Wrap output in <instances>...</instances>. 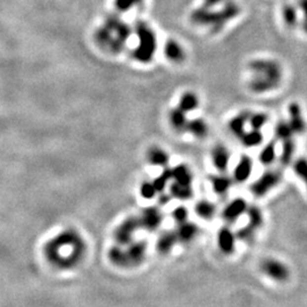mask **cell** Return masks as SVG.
Returning <instances> with one entry per match:
<instances>
[{
	"label": "cell",
	"instance_id": "obj_1",
	"mask_svg": "<svg viewBox=\"0 0 307 307\" xmlns=\"http://www.w3.org/2000/svg\"><path fill=\"white\" fill-rule=\"evenodd\" d=\"M87 243L82 235L73 229L64 230L46 242L43 254L52 267L59 269H71L83 261Z\"/></svg>",
	"mask_w": 307,
	"mask_h": 307
},
{
	"label": "cell",
	"instance_id": "obj_2",
	"mask_svg": "<svg viewBox=\"0 0 307 307\" xmlns=\"http://www.w3.org/2000/svg\"><path fill=\"white\" fill-rule=\"evenodd\" d=\"M249 69L254 73L249 88L252 91L262 93L278 88L281 82L282 70L274 61L256 59L249 63Z\"/></svg>",
	"mask_w": 307,
	"mask_h": 307
},
{
	"label": "cell",
	"instance_id": "obj_3",
	"mask_svg": "<svg viewBox=\"0 0 307 307\" xmlns=\"http://www.w3.org/2000/svg\"><path fill=\"white\" fill-rule=\"evenodd\" d=\"M239 13L240 7L232 1L228 2L220 12H212L211 8L201 5V7L192 13V22L196 25L212 26L213 29L219 30L223 24H226V22L238 16Z\"/></svg>",
	"mask_w": 307,
	"mask_h": 307
},
{
	"label": "cell",
	"instance_id": "obj_4",
	"mask_svg": "<svg viewBox=\"0 0 307 307\" xmlns=\"http://www.w3.org/2000/svg\"><path fill=\"white\" fill-rule=\"evenodd\" d=\"M138 46L133 50V57L142 64H147L155 55L157 42L154 30L145 22H138L136 26Z\"/></svg>",
	"mask_w": 307,
	"mask_h": 307
},
{
	"label": "cell",
	"instance_id": "obj_5",
	"mask_svg": "<svg viewBox=\"0 0 307 307\" xmlns=\"http://www.w3.org/2000/svg\"><path fill=\"white\" fill-rule=\"evenodd\" d=\"M138 229H140L139 218L137 216H130L116 228L114 232V239L119 246H128L133 241L134 233Z\"/></svg>",
	"mask_w": 307,
	"mask_h": 307
},
{
	"label": "cell",
	"instance_id": "obj_6",
	"mask_svg": "<svg viewBox=\"0 0 307 307\" xmlns=\"http://www.w3.org/2000/svg\"><path fill=\"white\" fill-rule=\"evenodd\" d=\"M280 180H281V174L279 172L268 171L253 183L252 187H250V190L256 197H263L269 190L274 188L275 186H278Z\"/></svg>",
	"mask_w": 307,
	"mask_h": 307
},
{
	"label": "cell",
	"instance_id": "obj_7",
	"mask_svg": "<svg viewBox=\"0 0 307 307\" xmlns=\"http://www.w3.org/2000/svg\"><path fill=\"white\" fill-rule=\"evenodd\" d=\"M261 269L269 278L278 282H283L289 278V269L281 262L268 258L261 263Z\"/></svg>",
	"mask_w": 307,
	"mask_h": 307
},
{
	"label": "cell",
	"instance_id": "obj_8",
	"mask_svg": "<svg viewBox=\"0 0 307 307\" xmlns=\"http://www.w3.org/2000/svg\"><path fill=\"white\" fill-rule=\"evenodd\" d=\"M163 215L158 208L147 207L142 211L139 216V222L141 229L147 230L148 232H154L158 229L162 224Z\"/></svg>",
	"mask_w": 307,
	"mask_h": 307
},
{
	"label": "cell",
	"instance_id": "obj_9",
	"mask_svg": "<svg viewBox=\"0 0 307 307\" xmlns=\"http://www.w3.org/2000/svg\"><path fill=\"white\" fill-rule=\"evenodd\" d=\"M128 248L125 249L126 255L129 258L130 268H134L140 265L144 262L146 257V252H147V242L145 240L132 241L130 242Z\"/></svg>",
	"mask_w": 307,
	"mask_h": 307
},
{
	"label": "cell",
	"instance_id": "obj_10",
	"mask_svg": "<svg viewBox=\"0 0 307 307\" xmlns=\"http://www.w3.org/2000/svg\"><path fill=\"white\" fill-rule=\"evenodd\" d=\"M247 207H248V205H247L245 199L237 198V199L232 200L230 204H228L227 207L224 208L222 214L223 219L229 223L234 222L238 218H240L243 213H246Z\"/></svg>",
	"mask_w": 307,
	"mask_h": 307
},
{
	"label": "cell",
	"instance_id": "obj_11",
	"mask_svg": "<svg viewBox=\"0 0 307 307\" xmlns=\"http://www.w3.org/2000/svg\"><path fill=\"white\" fill-rule=\"evenodd\" d=\"M164 55L168 61L175 63V64H180L186 59V52L182 46L177 40L173 39L166 41L165 46H164Z\"/></svg>",
	"mask_w": 307,
	"mask_h": 307
},
{
	"label": "cell",
	"instance_id": "obj_12",
	"mask_svg": "<svg viewBox=\"0 0 307 307\" xmlns=\"http://www.w3.org/2000/svg\"><path fill=\"white\" fill-rule=\"evenodd\" d=\"M218 245L221 252L227 254H232L235 246V235L229 228H221L218 232Z\"/></svg>",
	"mask_w": 307,
	"mask_h": 307
},
{
	"label": "cell",
	"instance_id": "obj_13",
	"mask_svg": "<svg viewBox=\"0 0 307 307\" xmlns=\"http://www.w3.org/2000/svg\"><path fill=\"white\" fill-rule=\"evenodd\" d=\"M253 171V160L248 156H242L233 171V179L235 182L242 183L248 180Z\"/></svg>",
	"mask_w": 307,
	"mask_h": 307
},
{
	"label": "cell",
	"instance_id": "obj_14",
	"mask_svg": "<svg viewBox=\"0 0 307 307\" xmlns=\"http://www.w3.org/2000/svg\"><path fill=\"white\" fill-rule=\"evenodd\" d=\"M230 153L223 145H218L212 151V160L219 171L224 172L229 165Z\"/></svg>",
	"mask_w": 307,
	"mask_h": 307
},
{
	"label": "cell",
	"instance_id": "obj_15",
	"mask_svg": "<svg viewBox=\"0 0 307 307\" xmlns=\"http://www.w3.org/2000/svg\"><path fill=\"white\" fill-rule=\"evenodd\" d=\"M289 114H290V121L289 125L294 133H304L306 129V124L304 118L302 116V111L298 104L293 103L289 106Z\"/></svg>",
	"mask_w": 307,
	"mask_h": 307
},
{
	"label": "cell",
	"instance_id": "obj_16",
	"mask_svg": "<svg viewBox=\"0 0 307 307\" xmlns=\"http://www.w3.org/2000/svg\"><path fill=\"white\" fill-rule=\"evenodd\" d=\"M178 241L181 242H190L192 239L196 238L198 234V227L194 223L185 221L182 223H178V228L175 230Z\"/></svg>",
	"mask_w": 307,
	"mask_h": 307
},
{
	"label": "cell",
	"instance_id": "obj_17",
	"mask_svg": "<svg viewBox=\"0 0 307 307\" xmlns=\"http://www.w3.org/2000/svg\"><path fill=\"white\" fill-rule=\"evenodd\" d=\"M177 242L178 238L177 234H175V231H164L159 235L158 239H157L156 248L160 254L166 255V254H168L173 249V247Z\"/></svg>",
	"mask_w": 307,
	"mask_h": 307
},
{
	"label": "cell",
	"instance_id": "obj_18",
	"mask_svg": "<svg viewBox=\"0 0 307 307\" xmlns=\"http://www.w3.org/2000/svg\"><path fill=\"white\" fill-rule=\"evenodd\" d=\"M168 121L174 131L178 133L186 132V126L188 123V118H187V113L180 110L179 107L173 108L168 114Z\"/></svg>",
	"mask_w": 307,
	"mask_h": 307
},
{
	"label": "cell",
	"instance_id": "obj_19",
	"mask_svg": "<svg viewBox=\"0 0 307 307\" xmlns=\"http://www.w3.org/2000/svg\"><path fill=\"white\" fill-rule=\"evenodd\" d=\"M108 260L113 265L117 268H130L129 258L126 255L125 249H123V246H114L108 250Z\"/></svg>",
	"mask_w": 307,
	"mask_h": 307
},
{
	"label": "cell",
	"instance_id": "obj_20",
	"mask_svg": "<svg viewBox=\"0 0 307 307\" xmlns=\"http://www.w3.org/2000/svg\"><path fill=\"white\" fill-rule=\"evenodd\" d=\"M186 132L192 133L193 137L198 139H203L208 134V125L203 118H193L188 119L186 126Z\"/></svg>",
	"mask_w": 307,
	"mask_h": 307
},
{
	"label": "cell",
	"instance_id": "obj_21",
	"mask_svg": "<svg viewBox=\"0 0 307 307\" xmlns=\"http://www.w3.org/2000/svg\"><path fill=\"white\" fill-rule=\"evenodd\" d=\"M147 160L149 164H152L154 166L165 167L168 164V160H170V156L162 148L152 147L147 152Z\"/></svg>",
	"mask_w": 307,
	"mask_h": 307
},
{
	"label": "cell",
	"instance_id": "obj_22",
	"mask_svg": "<svg viewBox=\"0 0 307 307\" xmlns=\"http://www.w3.org/2000/svg\"><path fill=\"white\" fill-rule=\"evenodd\" d=\"M172 170V179L175 180V182L181 183V185L192 186V173L189 170V167L185 165V164H180Z\"/></svg>",
	"mask_w": 307,
	"mask_h": 307
},
{
	"label": "cell",
	"instance_id": "obj_23",
	"mask_svg": "<svg viewBox=\"0 0 307 307\" xmlns=\"http://www.w3.org/2000/svg\"><path fill=\"white\" fill-rule=\"evenodd\" d=\"M249 118V113H247V112H243V113H240L239 115L235 116V117H233L231 119V121L229 122V129L232 133L234 134L235 137L240 138L245 134V125L247 121H248Z\"/></svg>",
	"mask_w": 307,
	"mask_h": 307
},
{
	"label": "cell",
	"instance_id": "obj_24",
	"mask_svg": "<svg viewBox=\"0 0 307 307\" xmlns=\"http://www.w3.org/2000/svg\"><path fill=\"white\" fill-rule=\"evenodd\" d=\"M198 107H199V99H198L196 93L192 91H187L183 93L179 100V108L186 112L187 114L196 111Z\"/></svg>",
	"mask_w": 307,
	"mask_h": 307
},
{
	"label": "cell",
	"instance_id": "obj_25",
	"mask_svg": "<svg viewBox=\"0 0 307 307\" xmlns=\"http://www.w3.org/2000/svg\"><path fill=\"white\" fill-rule=\"evenodd\" d=\"M171 197L177 198L179 200H188L192 197L193 192L192 186L181 185V183L174 182L170 187Z\"/></svg>",
	"mask_w": 307,
	"mask_h": 307
},
{
	"label": "cell",
	"instance_id": "obj_26",
	"mask_svg": "<svg viewBox=\"0 0 307 307\" xmlns=\"http://www.w3.org/2000/svg\"><path fill=\"white\" fill-rule=\"evenodd\" d=\"M247 215H248V224H247V228H249L250 230L255 232L257 229H260L263 224V215H262L261 209L256 207V206H248L247 207Z\"/></svg>",
	"mask_w": 307,
	"mask_h": 307
},
{
	"label": "cell",
	"instance_id": "obj_27",
	"mask_svg": "<svg viewBox=\"0 0 307 307\" xmlns=\"http://www.w3.org/2000/svg\"><path fill=\"white\" fill-rule=\"evenodd\" d=\"M196 213L199 218L204 220H211L214 218L216 206L208 200H200L196 204Z\"/></svg>",
	"mask_w": 307,
	"mask_h": 307
},
{
	"label": "cell",
	"instance_id": "obj_28",
	"mask_svg": "<svg viewBox=\"0 0 307 307\" xmlns=\"http://www.w3.org/2000/svg\"><path fill=\"white\" fill-rule=\"evenodd\" d=\"M213 189L219 194H224L229 192L232 185V180L226 175H214L211 179Z\"/></svg>",
	"mask_w": 307,
	"mask_h": 307
},
{
	"label": "cell",
	"instance_id": "obj_29",
	"mask_svg": "<svg viewBox=\"0 0 307 307\" xmlns=\"http://www.w3.org/2000/svg\"><path fill=\"white\" fill-rule=\"evenodd\" d=\"M240 139L246 147H255V146L262 144V141H263V134L260 132V130H253L250 132H245V134H243Z\"/></svg>",
	"mask_w": 307,
	"mask_h": 307
},
{
	"label": "cell",
	"instance_id": "obj_30",
	"mask_svg": "<svg viewBox=\"0 0 307 307\" xmlns=\"http://www.w3.org/2000/svg\"><path fill=\"white\" fill-rule=\"evenodd\" d=\"M171 179H172V170L171 168L165 167L163 170L162 173H160L158 177H157L153 181V185H154V187H155L157 193L164 192V190H165V188H166L167 182L170 181Z\"/></svg>",
	"mask_w": 307,
	"mask_h": 307
},
{
	"label": "cell",
	"instance_id": "obj_31",
	"mask_svg": "<svg viewBox=\"0 0 307 307\" xmlns=\"http://www.w3.org/2000/svg\"><path fill=\"white\" fill-rule=\"evenodd\" d=\"M295 153V144L291 139H287L283 141V147H282V153H281V163L283 165H288L293 159Z\"/></svg>",
	"mask_w": 307,
	"mask_h": 307
},
{
	"label": "cell",
	"instance_id": "obj_32",
	"mask_svg": "<svg viewBox=\"0 0 307 307\" xmlns=\"http://www.w3.org/2000/svg\"><path fill=\"white\" fill-rule=\"evenodd\" d=\"M274 159H275V147L274 144L271 142V144H269L267 147L261 152L260 160L262 164H264V165H269V164L274 162Z\"/></svg>",
	"mask_w": 307,
	"mask_h": 307
},
{
	"label": "cell",
	"instance_id": "obj_33",
	"mask_svg": "<svg viewBox=\"0 0 307 307\" xmlns=\"http://www.w3.org/2000/svg\"><path fill=\"white\" fill-rule=\"evenodd\" d=\"M293 130H291L289 123L287 122H279L275 126V136L278 139H281L282 141L287 139H291L293 137Z\"/></svg>",
	"mask_w": 307,
	"mask_h": 307
},
{
	"label": "cell",
	"instance_id": "obj_34",
	"mask_svg": "<svg viewBox=\"0 0 307 307\" xmlns=\"http://www.w3.org/2000/svg\"><path fill=\"white\" fill-rule=\"evenodd\" d=\"M294 171L296 172V174L305 182V185L307 187V159L299 158L296 160L294 165Z\"/></svg>",
	"mask_w": 307,
	"mask_h": 307
},
{
	"label": "cell",
	"instance_id": "obj_35",
	"mask_svg": "<svg viewBox=\"0 0 307 307\" xmlns=\"http://www.w3.org/2000/svg\"><path fill=\"white\" fill-rule=\"evenodd\" d=\"M249 123L253 130H261L268 121V115L264 113H257L249 115Z\"/></svg>",
	"mask_w": 307,
	"mask_h": 307
},
{
	"label": "cell",
	"instance_id": "obj_36",
	"mask_svg": "<svg viewBox=\"0 0 307 307\" xmlns=\"http://www.w3.org/2000/svg\"><path fill=\"white\" fill-rule=\"evenodd\" d=\"M282 15H283L284 22H286L288 25H290V26L295 25L296 21H297V14H296V9L293 6H290V5L284 6L283 10H282Z\"/></svg>",
	"mask_w": 307,
	"mask_h": 307
},
{
	"label": "cell",
	"instance_id": "obj_37",
	"mask_svg": "<svg viewBox=\"0 0 307 307\" xmlns=\"http://www.w3.org/2000/svg\"><path fill=\"white\" fill-rule=\"evenodd\" d=\"M140 193L145 199H153V198H155L157 192L153 185V182L146 181L140 187Z\"/></svg>",
	"mask_w": 307,
	"mask_h": 307
},
{
	"label": "cell",
	"instance_id": "obj_38",
	"mask_svg": "<svg viewBox=\"0 0 307 307\" xmlns=\"http://www.w3.org/2000/svg\"><path fill=\"white\" fill-rule=\"evenodd\" d=\"M144 0H115V7L119 12H126L134 6H139Z\"/></svg>",
	"mask_w": 307,
	"mask_h": 307
},
{
	"label": "cell",
	"instance_id": "obj_39",
	"mask_svg": "<svg viewBox=\"0 0 307 307\" xmlns=\"http://www.w3.org/2000/svg\"><path fill=\"white\" fill-rule=\"evenodd\" d=\"M188 214H189L188 209H187L185 206H179V207L174 208L173 211H172V218H173L175 222L178 223H182L188 220Z\"/></svg>",
	"mask_w": 307,
	"mask_h": 307
},
{
	"label": "cell",
	"instance_id": "obj_40",
	"mask_svg": "<svg viewBox=\"0 0 307 307\" xmlns=\"http://www.w3.org/2000/svg\"><path fill=\"white\" fill-rule=\"evenodd\" d=\"M223 1L224 0H204L203 6L207 7V8H211L212 6H215V5H218V3L223 2Z\"/></svg>",
	"mask_w": 307,
	"mask_h": 307
},
{
	"label": "cell",
	"instance_id": "obj_41",
	"mask_svg": "<svg viewBox=\"0 0 307 307\" xmlns=\"http://www.w3.org/2000/svg\"><path fill=\"white\" fill-rule=\"evenodd\" d=\"M160 193H162V194H160L159 198H158L159 204L160 205H166L168 201H170V199H171V194H170V196H168V194H165V193H163V192H160Z\"/></svg>",
	"mask_w": 307,
	"mask_h": 307
},
{
	"label": "cell",
	"instance_id": "obj_42",
	"mask_svg": "<svg viewBox=\"0 0 307 307\" xmlns=\"http://www.w3.org/2000/svg\"><path fill=\"white\" fill-rule=\"evenodd\" d=\"M299 7L305 15V22H307V0H299Z\"/></svg>",
	"mask_w": 307,
	"mask_h": 307
},
{
	"label": "cell",
	"instance_id": "obj_43",
	"mask_svg": "<svg viewBox=\"0 0 307 307\" xmlns=\"http://www.w3.org/2000/svg\"><path fill=\"white\" fill-rule=\"evenodd\" d=\"M304 29H305V31L307 32V22H305V25H304Z\"/></svg>",
	"mask_w": 307,
	"mask_h": 307
}]
</instances>
